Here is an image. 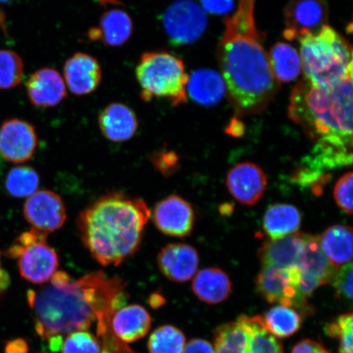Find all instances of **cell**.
<instances>
[{
    "label": "cell",
    "instance_id": "cell-23",
    "mask_svg": "<svg viewBox=\"0 0 353 353\" xmlns=\"http://www.w3.org/2000/svg\"><path fill=\"white\" fill-rule=\"evenodd\" d=\"M192 290L201 301L217 304L231 294L232 283L226 272L219 268H205L199 272L192 282Z\"/></svg>",
    "mask_w": 353,
    "mask_h": 353
},
{
    "label": "cell",
    "instance_id": "cell-44",
    "mask_svg": "<svg viewBox=\"0 0 353 353\" xmlns=\"http://www.w3.org/2000/svg\"><path fill=\"white\" fill-rule=\"evenodd\" d=\"M100 1L103 3H118L117 0H100Z\"/></svg>",
    "mask_w": 353,
    "mask_h": 353
},
{
    "label": "cell",
    "instance_id": "cell-6",
    "mask_svg": "<svg viewBox=\"0 0 353 353\" xmlns=\"http://www.w3.org/2000/svg\"><path fill=\"white\" fill-rule=\"evenodd\" d=\"M136 77L144 101L165 99L175 107L187 103L189 76L179 57L167 52H145L137 65Z\"/></svg>",
    "mask_w": 353,
    "mask_h": 353
},
{
    "label": "cell",
    "instance_id": "cell-19",
    "mask_svg": "<svg viewBox=\"0 0 353 353\" xmlns=\"http://www.w3.org/2000/svg\"><path fill=\"white\" fill-rule=\"evenodd\" d=\"M99 125L101 134L114 143L130 140L136 134L139 121L136 114L128 105L112 103L100 114Z\"/></svg>",
    "mask_w": 353,
    "mask_h": 353
},
{
    "label": "cell",
    "instance_id": "cell-32",
    "mask_svg": "<svg viewBox=\"0 0 353 353\" xmlns=\"http://www.w3.org/2000/svg\"><path fill=\"white\" fill-rule=\"evenodd\" d=\"M24 65L19 55L10 50H0V88L10 90L19 85Z\"/></svg>",
    "mask_w": 353,
    "mask_h": 353
},
{
    "label": "cell",
    "instance_id": "cell-22",
    "mask_svg": "<svg viewBox=\"0 0 353 353\" xmlns=\"http://www.w3.org/2000/svg\"><path fill=\"white\" fill-rule=\"evenodd\" d=\"M132 32V21L127 12L112 10L104 12L98 28L88 32L91 41H100L108 46H121L129 41Z\"/></svg>",
    "mask_w": 353,
    "mask_h": 353
},
{
    "label": "cell",
    "instance_id": "cell-26",
    "mask_svg": "<svg viewBox=\"0 0 353 353\" xmlns=\"http://www.w3.org/2000/svg\"><path fill=\"white\" fill-rule=\"evenodd\" d=\"M301 225V214L291 205L276 204L268 209L263 219V228L272 240L293 235Z\"/></svg>",
    "mask_w": 353,
    "mask_h": 353
},
{
    "label": "cell",
    "instance_id": "cell-9",
    "mask_svg": "<svg viewBox=\"0 0 353 353\" xmlns=\"http://www.w3.org/2000/svg\"><path fill=\"white\" fill-rule=\"evenodd\" d=\"M300 270L298 267L278 268L263 267L256 280V290L268 303L294 307L304 314H311L313 307L299 293Z\"/></svg>",
    "mask_w": 353,
    "mask_h": 353
},
{
    "label": "cell",
    "instance_id": "cell-40",
    "mask_svg": "<svg viewBox=\"0 0 353 353\" xmlns=\"http://www.w3.org/2000/svg\"><path fill=\"white\" fill-rule=\"evenodd\" d=\"M183 353H215L212 344L205 339H192L184 347Z\"/></svg>",
    "mask_w": 353,
    "mask_h": 353
},
{
    "label": "cell",
    "instance_id": "cell-41",
    "mask_svg": "<svg viewBox=\"0 0 353 353\" xmlns=\"http://www.w3.org/2000/svg\"><path fill=\"white\" fill-rule=\"evenodd\" d=\"M6 353H28V343L21 339L10 341L7 343Z\"/></svg>",
    "mask_w": 353,
    "mask_h": 353
},
{
    "label": "cell",
    "instance_id": "cell-37",
    "mask_svg": "<svg viewBox=\"0 0 353 353\" xmlns=\"http://www.w3.org/2000/svg\"><path fill=\"white\" fill-rule=\"evenodd\" d=\"M152 161L158 170L167 175L176 170L178 158L174 152H157L153 154Z\"/></svg>",
    "mask_w": 353,
    "mask_h": 353
},
{
    "label": "cell",
    "instance_id": "cell-38",
    "mask_svg": "<svg viewBox=\"0 0 353 353\" xmlns=\"http://www.w3.org/2000/svg\"><path fill=\"white\" fill-rule=\"evenodd\" d=\"M291 353H330L322 344L311 339H304L295 345Z\"/></svg>",
    "mask_w": 353,
    "mask_h": 353
},
{
    "label": "cell",
    "instance_id": "cell-15",
    "mask_svg": "<svg viewBox=\"0 0 353 353\" xmlns=\"http://www.w3.org/2000/svg\"><path fill=\"white\" fill-rule=\"evenodd\" d=\"M268 184L261 168L253 163H241L229 172L227 186L229 192L242 205H253L262 197Z\"/></svg>",
    "mask_w": 353,
    "mask_h": 353
},
{
    "label": "cell",
    "instance_id": "cell-2",
    "mask_svg": "<svg viewBox=\"0 0 353 353\" xmlns=\"http://www.w3.org/2000/svg\"><path fill=\"white\" fill-rule=\"evenodd\" d=\"M257 0H237L235 12L224 21L217 56L226 94L236 118L260 114L280 90L273 76L263 38L256 26Z\"/></svg>",
    "mask_w": 353,
    "mask_h": 353
},
{
    "label": "cell",
    "instance_id": "cell-3",
    "mask_svg": "<svg viewBox=\"0 0 353 353\" xmlns=\"http://www.w3.org/2000/svg\"><path fill=\"white\" fill-rule=\"evenodd\" d=\"M151 214L142 199L109 192L79 214V236L97 262L117 267L139 250Z\"/></svg>",
    "mask_w": 353,
    "mask_h": 353
},
{
    "label": "cell",
    "instance_id": "cell-28",
    "mask_svg": "<svg viewBox=\"0 0 353 353\" xmlns=\"http://www.w3.org/2000/svg\"><path fill=\"white\" fill-rule=\"evenodd\" d=\"M268 59L273 76L280 83L293 81L302 72L300 55L288 43L281 42L273 46L269 51Z\"/></svg>",
    "mask_w": 353,
    "mask_h": 353
},
{
    "label": "cell",
    "instance_id": "cell-4",
    "mask_svg": "<svg viewBox=\"0 0 353 353\" xmlns=\"http://www.w3.org/2000/svg\"><path fill=\"white\" fill-rule=\"evenodd\" d=\"M288 114L316 145L352 152V76L329 88L300 81L291 94Z\"/></svg>",
    "mask_w": 353,
    "mask_h": 353
},
{
    "label": "cell",
    "instance_id": "cell-24",
    "mask_svg": "<svg viewBox=\"0 0 353 353\" xmlns=\"http://www.w3.org/2000/svg\"><path fill=\"white\" fill-rule=\"evenodd\" d=\"M320 248L333 266L341 268L352 262V229L343 225L330 227L317 236Z\"/></svg>",
    "mask_w": 353,
    "mask_h": 353
},
{
    "label": "cell",
    "instance_id": "cell-35",
    "mask_svg": "<svg viewBox=\"0 0 353 353\" xmlns=\"http://www.w3.org/2000/svg\"><path fill=\"white\" fill-rule=\"evenodd\" d=\"M352 263L339 268L330 283L333 285L335 294L341 301H352Z\"/></svg>",
    "mask_w": 353,
    "mask_h": 353
},
{
    "label": "cell",
    "instance_id": "cell-14",
    "mask_svg": "<svg viewBox=\"0 0 353 353\" xmlns=\"http://www.w3.org/2000/svg\"><path fill=\"white\" fill-rule=\"evenodd\" d=\"M153 222L165 235L186 237L191 234L195 214L188 201L176 195H171L159 201L152 214Z\"/></svg>",
    "mask_w": 353,
    "mask_h": 353
},
{
    "label": "cell",
    "instance_id": "cell-27",
    "mask_svg": "<svg viewBox=\"0 0 353 353\" xmlns=\"http://www.w3.org/2000/svg\"><path fill=\"white\" fill-rule=\"evenodd\" d=\"M193 100L204 105H213L226 92L222 77L213 70H201L189 77L187 88Z\"/></svg>",
    "mask_w": 353,
    "mask_h": 353
},
{
    "label": "cell",
    "instance_id": "cell-25",
    "mask_svg": "<svg viewBox=\"0 0 353 353\" xmlns=\"http://www.w3.org/2000/svg\"><path fill=\"white\" fill-rule=\"evenodd\" d=\"M297 267L303 274L315 278L321 285L330 283L338 270L322 252L317 237L310 235H306Z\"/></svg>",
    "mask_w": 353,
    "mask_h": 353
},
{
    "label": "cell",
    "instance_id": "cell-29",
    "mask_svg": "<svg viewBox=\"0 0 353 353\" xmlns=\"http://www.w3.org/2000/svg\"><path fill=\"white\" fill-rule=\"evenodd\" d=\"M265 325L277 339L288 338L301 328L302 317L292 307H273L263 319Z\"/></svg>",
    "mask_w": 353,
    "mask_h": 353
},
{
    "label": "cell",
    "instance_id": "cell-12",
    "mask_svg": "<svg viewBox=\"0 0 353 353\" xmlns=\"http://www.w3.org/2000/svg\"><path fill=\"white\" fill-rule=\"evenodd\" d=\"M38 138L30 123L12 119L0 127V157L14 164L32 159L37 151Z\"/></svg>",
    "mask_w": 353,
    "mask_h": 353
},
{
    "label": "cell",
    "instance_id": "cell-31",
    "mask_svg": "<svg viewBox=\"0 0 353 353\" xmlns=\"http://www.w3.org/2000/svg\"><path fill=\"white\" fill-rule=\"evenodd\" d=\"M39 186V175L32 167L17 166L8 172L6 188L13 197H30L37 192Z\"/></svg>",
    "mask_w": 353,
    "mask_h": 353
},
{
    "label": "cell",
    "instance_id": "cell-46",
    "mask_svg": "<svg viewBox=\"0 0 353 353\" xmlns=\"http://www.w3.org/2000/svg\"><path fill=\"white\" fill-rule=\"evenodd\" d=\"M2 162H3L2 158L0 157V164H1Z\"/></svg>",
    "mask_w": 353,
    "mask_h": 353
},
{
    "label": "cell",
    "instance_id": "cell-1",
    "mask_svg": "<svg viewBox=\"0 0 353 353\" xmlns=\"http://www.w3.org/2000/svg\"><path fill=\"white\" fill-rule=\"evenodd\" d=\"M127 299L126 282L101 271L88 273L74 281L68 273L57 272L50 283L28 293L35 330L43 341L88 331L96 324V336L108 353L122 346L113 332L112 319L125 306Z\"/></svg>",
    "mask_w": 353,
    "mask_h": 353
},
{
    "label": "cell",
    "instance_id": "cell-39",
    "mask_svg": "<svg viewBox=\"0 0 353 353\" xmlns=\"http://www.w3.org/2000/svg\"><path fill=\"white\" fill-rule=\"evenodd\" d=\"M203 7L212 13H225L230 11L233 0H201Z\"/></svg>",
    "mask_w": 353,
    "mask_h": 353
},
{
    "label": "cell",
    "instance_id": "cell-20",
    "mask_svg": "<svg viewBox=\"0 0 353 353\" xmlns=\"http://www.w3.org/2000/svg\"><path fill=\"white\" fill-rule=\"evenodd\" d=\"M152 326V316L147 309L139 304L123 306L114 313L112 328L119 341L130 343L143 339Z\"/></svg>",
    "mask_w": 353,
    "mask_h": 353
},
{
    "label": "cell",
    "instance_id": "cell-36",
    "mask_svg": "<svg viewBox=\"0 0 353 353\" xmlns=\"http://www.w3.org/2000/svg\"><path fill=\"white\" fill-rule=\"evenodd\" d=\"M352 173L344 174L338 180L334 190V200L339 208L348 214H352Z\"/></svg>",
    "mask_w": 353,
    "mask_h": 353
},
{
    "label": "cell",
    "instance_id": "cell-5",
    "mask_svg": "<svg viewBox=\"0 0 353 353\" xmlns=\"http://www.w3.org/2000/svg\"><path fill=\"white\" fill-rule=\"evenodd\" d=\"M305 81L329 88L352 76V48L347 39L329 25L299 39Z\"/></svg>",
    "mask_w": 353,
    "mask_h": 353
},
{
    "label": "cell",
    "instance_id": "cell-10",
    "mask_svg": "<svg viewBox=\"0 0 353 353\" xmlns=\"http://www.w3.org/2000/svg\"><path fill=\"white\" fill-rule=\"evenodd\" d=\"M329 10L324 0H291L285 10L283 37L299 41L327 25Z\"/></svg>",
    "mask_w": 353,
    "mask_h": 353
},
{
    "label": "cell",
    "instance_id": "cell-45",
    "mask_svg": "<svg viewBox=\"0 0 353 353\" xmlns=\"http://www.w3.org/2000/svg\"><path fill=\"white\" fill-rule=\"evenodd\" d=\"M10 1V0H0V2H8Z\"/></svg>",
    "mask_w": 353,
    "mask_h": 353
},
{
    "label": "cell",
    "instance_id": "cell-33",
    "mask_svg": "<svg viewBox=\"0 0 353 353\" xmlns=\"http://www.w3.org/2000/svg\"><path fill=\"white\" fill-rule=\"evenodd\" d=\"M326 335L337 339L339 353H353L352 312L344 313L337 319L330 322L325 327Z\"/></svg>",
    "mask_w": 353,
    "mask_h": 353
},
{
    "label": "cell",
    "instance_id": "cell-11",
    "mask_svg": "<svg viewBox=\"0 0 353 353\" xmlns=\"http://www.w3.org/2000/svg\"><path fill=\"white\" fill-rule=\"evenodd\" d=\"M163 22L171 41L185 44L201 37L206 26V17L192 0H179L165 11Z\"/></svg>",
    "mask_w": 353,
    "mask_h": 353
},
{
    "label": "cell",
    "instance_id": "cell-21",
    "mask_svg": "<svg viewBox=\"0 0 353 353\" xmlns=\"http://www.w3.org/2000/svg\"><path fill=\"white\" fill-rule=\"evenodd\" d=\"M305 237L306 234L298 233L265 243L259 253L263 267H297Z\"/></svg>",
    "mask_w": 353,
    "mask_h": 353
},
{
    "label": "cell",
    "instance_id": "cell-8",
    "mask_svg": "<svg viewBox=\"0 0 353 353\" xmlns=\"http://www.w3.org/2000/svg\"><path fill=\"white\" fill-rule=\"evenodd\" d=\"M7 255L17 260L21 276L33 284L47 283L59 266V255L48 244V233L34 228L17 237Z\"/></svg>",
    "mask_w": 353,
    "mask_h": 353
},
{
    "label": "cell",
    "instance_id": "cell-30",
    "mask_svg": "<svg viewBox=\"0 0 353 353\" xmlns=\"http://www.w3.org/2000/svg\"><path fill=\"white\" fill-rule=\"evenodd\" d=\"M186 338L179 328L165 325L154 330L148 339L149 353H183Z\"/></svg>",
    "mask_w": 353,
    "mask_h": 353
},
{
    "label": "cell",
    "instance_id": "cell-43",
    "mask_svg": "<svg viewBox=\"0 0 353 353\" xmlns=\"http://www.w3.org/2000/svg\"><path fill=\"white\" fill-rule=\"evenodd\" d=\"M165 299L161 296V295L153 294L151 298H150V305H152L153 307H159L164 304Z\"/></svg>",
    "mask_w": 353,
    "mask_h": 353
},
{
    "label": "cell",
    "instance_id": "cell-18",
    "mask_svg": "<svg viewBox=\"0 0 353 353\" xmlns=\"http://www.w3.org/2000/svg\"><path fill=\"white\" fill-rule=\"evenodd\" d=\"M28 96L35 107H56L65 98L66 88L63 78L52 68H43L35 72L26 83Z\"/></svg>",
    "mask_w": 353,
    "mask_h": 353
},
{
    "label": "cell",
    "instance_id": "cell-13",
    "mask_svg": "<svg viewBox=\"0 0 353 353\" xmlns=\"http://www.w3.org/2000/svg\"><path fill=\"white\" fill-rule=\"evenodd\" d=\"M23 213L32 228L46 233L59 230L66 220L63 199L48 190L34 192L30 196L25 203Z\"/></svg>",
    "mask_w": 353,
    "mask_h": 353
},
{
    "label": "cell",
    "instance_id": "cell-7",
    "mask_svg": "<svg viewBox=\"0 0 353 353\" xmlns=\"http://www.w3.org/2000/svg\"><path fill=\"white\" fill-rule=\"evenodd\" d=\"M215 353H284L283 346L265 325L262 316L241 315L219 326L214 334Z\"/></svg>",
    "mask_w": 353,
    "mask_h": 353
},
{
    "label": "cell",
    "instance_id": "cell-16",
    "mask_svg": "<svg viewBox=\"0 0 353 353\" xmlns=\"http://www.w3.org/2000/svg\"><path fill=\"white\" fill-rule=\"evenodd\" d=\"M159 269L171 281H188L195 276L199 266V255L192 246L170 244L162 248L157 257Z\"/></svg>",
    "mask_w": 353,
    "mask_h": 353
},
{
    "label": "cell",
    "instance_id": "cell-42",
    "mask_svg": "<svg viewBox=\"0 0 353 353\" xmlns=\"http://www.w3.org/2000/svg\"><path fill=\"white\" fill-rule=\"evenodd\" d=\"M10 285V277L8 273L4 270L0 259V296L6 292Z\"/></svg>",
    "mask_w": 353,
    "mask_h": 353
},
{
    "label": "cell",
    "instance_id": "cell-17",
    "mask_svg": "<svg viewBox=\"0 0 353 353\" xmlns=\"http://www.w3.org/2000/svg\"><path fill=\"white\" fill-rule=\"evenodd\" d=\"M66 85L76 95H85L97 90L101 81V70L94 57L77 52L64 65Z\"/></svg>",
    "mask_w": 353,
    "mask_h": 353
},
{
    "label": "cell",
    "instance_id": "cell-34",
    "mask_svg": "<svg viewBox=\"0 0 353 353\" xmlns=\"http://www.w3.org/2000/svg\"><path fill=\"white\" fill-rule=\"evenodd\" d=\"M98 337L90 331H76L66 335L61 346V353H101Z\"/></svg>",
    "mask_w": 353,
    "mask_h": 353
}]
</instances>
